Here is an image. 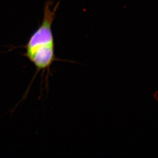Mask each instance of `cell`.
Listing matches in <instances>:
<instances>
[{
    "label": "cell",
    "instance_id": "6da1fadb",
    "mask_svg": "<svg viewBox=\"0 0 158 158\" xmlns=\"http://www.w3.org/2000/svg\"><path fill=\"white\" fill-rule=\"evenodd\" d=\"M60 3L58 2L52 7L53 2L49 0L45 3L42 23L24 46L25 51L23 55L35 66L36 74L40 72L48 74L54 62L64 61L56 56L52 31L53 23Z\"/></svg>",
    "mask_w": 158,
    "mask_h": 158
}]
</instances>
